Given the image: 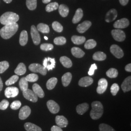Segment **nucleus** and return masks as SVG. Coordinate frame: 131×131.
Instances as JSON below:
<instances>
[{"mask_svg":"<svg viewBox=\"0 0 131 131\" xmlns=\"http://www.w3.org/2000/svg\"><path fill=\"white\" fill-rule=\"evenodd\" d=\"M18 28L19 25L17 23L6 25L0 30V35L3 38L8 39L14 36L17 32Z\"/></svg>","mask_w":131,"mask_h":131,"instance_id":"obj_1","label":"nucleus"},{"mask_svg":"<svg viewBox=\"0 0 131 131\" xmlns=\"http://www.w3.org/2000/svg\"><path fill=\"white\" fill-rule=\"evenodd\" d=\"M92 109L90 113L92 119L96 120L101 117L103 114V107L102 103L99 101H95L91 104Z\"/></svg>","mask_w":131,"mask_h":131,"instance_id":"obj_2","label":"nucleus"},{"mask_svg":"<svg viewBox=\"0 0 131 131\" xmlns=\"http://www.w3.org/2000/svg\"><path fill=\"white\" fill-rule=\"evenodd\" d=\"M19 20V15L12 12H5L0 17V23L4 25L16 23Z\"/></svg>","mask_w":131,"mask_h":131,"instance_id":"obj_3","label":"nucleus"},{"mask_svg":"<svg viewBox=\"0 0 131 131\" xmlns=\"http://www.w3.org/2000/svg\"><path fill=\"white\" fill-rule=\"evenodd\" d=\"M29 69L33 72H38L42 75H46L47 74V69L43 66L38 63L31 64L29 66Z\"/></svg>","mask_w":131,"mask_h":131,"instance_id":"obj_4","label":"nucleus"},{"mask_svg":"<svg viewBox=\"0 0 131 131\" xmlns=\"http://www.w3.org/2000/svg\"><path fill=\"white\" fill-rule=\"evenodd\" d=\"M113 37L115 40L117 41L122 42L125 40L126 36L125 33L121 29L113 30L111 32Z\"/></svg>","mask_w":131,"mask_h":131,"instance_id":"obj_5","label":"nucleus"},{"mask_svg":"<svg viewBox=\"0 0 131 131\" xmlns=\"http://www.w3.org/2000/svg\"><path fill=\"white\" fill-rule=\"evenodd\" d=\"M24 97L28 101L33 103H36L38 100V97L34 91L29 89H26L23 91Z\"/></svg>","mask_w":131,"mask_h":131,"instance_id":"obj_6","label":"nucleus"},{"mask_svg":"<svg viewBox=\"0 0 131 131\" xmlns=\"http://www.w3.org/2000/svg\"><path fill=\"white\" fill-rule=\"evenodd\" d=\"M31 35L33 42L35 45H38L40 42V37L38 31L35 25H32L31 28Z\"/></svg>","mask_w":131,"mask_h":131,"instance_id":"obj_7","label":"nucleus"},{"mask_svg":"<svg viewBox=\"0 0 131 131\" xmlns=\"http://www.w3.org/2000/svg\"><path fill=\"white\" fill-rule=\"evenodd\" d=\"M19 89L16 87H8L5 91V97L7 98H14L19 94Z\"/></svg>","mask_w":131,"mask_h":131,"instance_id":"obj_8","label":"nucleus"},{"mask_svg":"<svg viewBox=\"0 0 131 131\" xmlns=\"http://www.w3.org/2000/svg\"><path fill=\"white\" fill-rule=\"evenodd\" d=\"M43 65L47 69V70H52L56 66L55 59L51 57L45 58L43 62Z\"/></svg>","mask_w":131,"mask_h":131,"instance_id":"obj_9","label":"nucleus"},{"mask_svg":"<svg viewBox=\"0 0 131 131\" xmlns=\"http://www.w3.org/2000/svg\"><path fill=\"white\" fill-rule=\"evenodd\" d=\"M110 52L117 58H121L124 56L122 50L117 45H112L110 47Z\"/></svg>","mask_w":131,"mask_h":131,"instance_id":"obj_10","label":"nucleus"},{"mask_svg":"<svg viewBox=\"0 0 131 131\" xmlns=\"http://www.w3.org/2000/svg\"><path fill=\"white\" fill-rule=\"evenodd\" d=\"M31 110L28 106L25 105L21 108L19 112V117L20 119L24 120L30 116Z\"/></svg>","mask_w":131,"mask_h":131,"instance_id":"obj_11","label":"nucleus"},{"mask_svg":"<svg viewBox=\"0 0 131 131\" xmlns=\"http://www.w3.org/2000/svg\"><path fill=\"white\" fill-rule=\"evenodd\" d=\"M47 107L50 112L56 114L60 110V107L56 102L53 100H49L47 102Z\"/></svg>","mask_w":131,"mask_h":131,"instance_id":"obj_12","label":"nucleus"},{"mask_svg":"<svg viewBox=\"0 0 131 131\" xmlns=\"http://www.w3.org/2000/svg\"><path fill=\"white\" fill-rule=\"evenodd\" d=\"M107 81L105 79L102 78L99 80L98 86L97 89V92L100 94L103 93L107 89Z\"/></svg>","mask_w":131,"mask_h":131,"instance_id":"obj_13","label":"nucleus"},{"mask_svg":"<svg viewBox=\"0 0 131 131\" xmlns=\"http://www.w3.org/2000/svg\"><path fill=\"white\" fill-rule=\"evenodd\" d=\"M129 21L126 18H123L116 21L113 25L114 27L117 29H123L127 27L129 25Z\"/></svg>","mask_w":131,"mask_h":131,"instance_id":"obj_14","label":"nucleus"},{"mask_svg":"<svg viewBox=\"0 0 131 131\" xmlns=\"http://www.w3.org/2000/svg\"><path fill=\"white\" fill-rule=\"evenodd\" d=\"M91 25V23L89 20H86L79 24L77 27V30L79 33H84L90 27Z\"/></svg>","mask_w":131,"mask_h":131,"instance_id":"obj_15","label":"nucleus"},{"mask_svg":"<svg viewBox=\"0 0 131 131\" xmlns=\"http://www.w3.org/2000/svg\"><path fill=\"white\" fill-rule=\"evenodd\" d=\"M56 122L57 126L60 128H65L68 125L67 119L63 116H57L56 117Z\"/></svg>","mask_w":131,"mask_h":131,"instance_id":"obj_16","label":"nucleus"},{"mask_svg":"<svg viewBox=\"0 0 131 131\" xmlns=\"http://www.w3.org/2000/svg\"><path fill=\"white\" fill-rule=\"evenodd\" d=\"M117 12L115 9L110 10L105 16V21L107 23H110L114 20L117 18Z\"/></svg>","mask_w":131,"mask_h":131,"instance_id":"obj_17","label":"nucleus"},{"mask_svg":"<svg viewBox=\"0 0 131 131\" xmlns=\"http://www.w3.org/2000/svg\"><path fill=\"white\" fill-rule=\"evenodd\" d=\"M93 83V79L89 76H86L80 80L78 84L80 86L87 87Z\"/></svg>","mask_w":131,"mask_h":131,"instance_id":"obj_18","label":"nucleus"},{"mask_svg":"<svg viewBox=\"0 0 131 131\" xmlns=\"http://www.w3.org/2000/svg\"><path fill=\"white\" fill-rule=\"evenodd\" d=\"M122 89L124 92L130 91L131 89V77L129 76L124 80L122 84Z\"/></svg>","mask_w":131,"mask_h":131,"instance_id":"obj_19","label":"nucleus"},{"mask_svg":"<svg viewBox=\"0 0 131 131\" xmlns=\"http://www.w3.org/2000/svg\"><path fill=\"white\" fill-rule=\"evenodd\" d=\"M33 91L38 97L42 98L44 97L45 94L43 89L40 87V86L38 84H33Z\"/></svg>","mask_w":131,"mask_h":131,"instance_id":"obj_20","label":"nucleus"},{"mask_svg":"<svg viewBox=\"0 0 131 131\" xmlns=\"http://www.w3.org/2000/svg\"><path fill=\"white\" fill-rule=\"evenodd\" d=\"M89 109V105L87 103H83L79 104L76 107V111L79 115H82L86 112Z\"/></svg>","mask_w":131,"mask_h":131,"instance_id":"obj_21","label":"nucleus"},{"mask_svg":"<svg viewBox=\"0 0 131 131\" xmlns=\"http://www.w3.org/2000/svg\"><path fill=\"white\" fill-rule=\"evenodd\" d=\"M72 79V74L70 72L66 73L62 77V83L64 86H68L71 81Z\"/></svg>","mask_w":131,"mask_h":131,"instance_id":"obj_22","label":"nucleus"},{"mask_svg":"<svg viewBox=\"0 0 131 131\" xmlns=\"http://www.w3.org/2000/svg\"><path fill=\"white\" fill-rule=\"evenodd\" d=\"M28 42V34L26 31H23L20 35L19 42L21 46H25Z\"/></svg>","mask_w":131,"mask_h":131,"instance_id":"obj_23","label":"nucleus"},{"mask_svg":"<svg viewBox=\"0 0 131 131\" xmlns=\"http://www.w3.org/2000/svg\"><path fill=\"white\" fill-rule=\"evenodd\" d=\"M83 17V12L81 8H78L76 11L75 15L72 19L73 24H77L81 20Z\"/></svg>","mask_w":131,"mask_h":131,"instance_id":"obj_24","label":"nucleus"},{"mask_svg":"<svg viewBox=\"0 0 131 131\" xmlns=\"http://www.w3.org/2000/svg\"><path fill=\"white\" fill-rule=\"evenodd\" d=\"M24 128L27 131H42V129L39 127L30 122L25 123Z\"/></svg>","mask_w":131,"mask_h":131,"instance_id":"obj_25","label":"nucleus"},{"mask_svg":"<svg viewBox=\"0 0 131 131\" xmlns=\"http://www.w3.org/2000/svg\"><path fill=\"white\" fill-rule=\"evenodd\" d=\"M26 72V66L23 63H20L15 70V73L17 75H23Z\"/></svg>","mask_w":131,"mask_h":131,"instance_id":"obj_26","label":"nucleus"},{"mask_svg":"<svg viewBox=\"0 0 131 131\" xmlns=\"http://www.w3.org/2000/svg\"><path fill=\"white\" fill-rule=\"evenodd\" d=\"M72 55L76 58H82L84 56V53L79 48L73 47L71 50Z\"/></svg>","mask_w":131,"mask_h":131,"instance_id":"obj_27","label":"nucleus"},{"mask_svg":"<svg viewBox=\"0 0 131 131\" xmlns=\"http://www.w3.org/2000/svg\"><path fill=\"white\" fill-rule=\"evenodd\" d=\"M58 11L62 17L65 18L69 14V9L66 5L62 4L59 5Z\"/></svg>","mask_w":131,"mask_h":131,"instance_id":"obj_28","label":"nucleus"},{"mask_svg":"<svg viewBox=\"0 0 131 131\" xmlns=\"http://www.w3.org/2000/svg\"><path fill=\"white\" fill-rule=\"evenodd\" d=\"M60 61L62 65L67 68H71L72 66V62L70 59L65 56H62L60 58Z\"/></svg>","mask_w":131,"mask_h":131,"instance_id":"obj_29","label":"nucleus"},{"mask_svg":"<svg viewBox=\"0 0 131 131\" xmlns=\"http://www.w3.org/2000/svg\"><path fill=\"white\" fill-rule=\"evenodd\" d=\"M71 41L76 45H81L85 41V38L83 36H73L71 38Z\"/></svg>","mask_w":131,"mask_h":131,"instance_id":"obj_30","label":"nucleus"},{"mask_svg":"<svg viewBox=\"0 0 131 131\" xmlns=\"http://www.w3.org/2000/svg\"><path fill=\"white\" fill-rule=\"evenodd\" d=\"M106 58V54L102 52H96L93 56V59L97 61H103Z\"/></svg>","mask_w":131,"mask_h":131,"instance_id":"obj_31","label":"nucleus"},{"mask_svg":"<svg viewBox=\"0 0 131 131\" xmlns=\"http://www.w3.org/2000/svg\"><path fill=\"white\" fill-rule=\"evenodd\" d=\"M57 79L56 77H52L50 78L47 81L46 86L47 89L52 90L54 88L56 84L57 83Z\"/></svg>","mask_w":131,"mask_h":131,"instance_id":"obj_32","label":"nucleus"},{"mask_svg":"<svg viewBox=\"0 0 131 131\" xmlns=\"http://www.w3.org/2000/svg\"><path fill=\"white\" fill-rule=\"evenodd\" d=\"M37 29H38V31L44 34L49 33L50 32L49 27L46 24H42V23L38 24L37 26Z\"/></svg>","mask_w":131,"mask_h":131,"instance_id":"obj_33","label":"nucleus"},{"mask_svg":"<svg viewBox=\"0 0 131 131\" xmlns=\"http://www.w3.org/2000/svg\"><path fill=\"white\" fill-rule=\"evenodd\" d=\"M26 6L30 10L36 9L37 6V0H26Z\"/></svg>","mask_w":131,"mask_h":131,"instance_id":"obj_34","label":"nucleus"},{"mask_svg":"<svg viewBox=\"0 0 131 131\" xmlns=\"http://www.w3.org/2000/svg\"><path fill=\"white\" fill-rule=\"evenodd\" d=\"M59 5L56 2L50 3L46 6V11L48 12H51L58 8Z\"/></svg>","mask_w":131,"mask_h":131,"instance_id":"obj_35","label":"nucleus"},{"mask_svg":"<svg viewBox=\"0 0 131 131\" xmlns=\"http://www.w3.org/2000/svg\"><path fill=\"white\" fill-rule=\"evenodd\" d=\"M28 81L25 79V77H23L20 79L19 82V85L21 91H23L26 89H28Z\"/></svg>","mask_w":131,"mask_h":131,"instance_id":"obj_36","label":"nucleus"},{"mask_svg":"<svg viewBox=\"0 0 131 131\" xmlns=\"http://www.w3.org/2000/svg\"><path fill=\"white\" fill-rule=\"evenodd\" d=\"M97 42L93 39H89L87 40L85 44L84 48L86 49H92L96 46Z\"/></svg>","mask_w":131,"mask_h":131,"instance_id":"obj_37","label":"nucleus"},{"mask_svg":"<svg viewBox=\"0 0 131 131\" xmlns=\"http://www.w3.org/2000/svg\"><path fill=\"white\" fill-rule=\"evenodd\" d=\"M106 75L108 77L111 78H116L118 75L117 70L114 68H111L106 72Z\"/></svg>","mask_w":131,"mask_h":131,"instance_id":"obj_38","label":"nucleus"},{"mask_svg":"<svg viewBox=\"0 0 131 131\" xmlns=\"http://www.w3.org/2000/svg\"><path fill=\"white\" fill-rule=\"evenodd\" d=\"M52 27L53 29L56 31L58 33H60L61 32H62L63 30V27L62 26V25L59 23H58V21H54L52 24Z\"/></svg>","mask_w":131,"mask_h":131,"instance_id":"obj_39","label":"nucleus"},{"mask_svg":"<svg viewBox=\"0 0 131 131\" xmlns=\"http://www.w3.org/2000/svg\"><path fill=\"white\" fill-rule=\"evenodd\" d=\"M9 67V63L7 61H4L0 62V73H3L7 70Z\"/></svg>","mask_w":131,"mask_h":131,"instance_id":"obj_40","label":"nucleus"},{"mask_svg":"<svg viewBox=\"0 0 131 131\" xmlns=\"http://www.w3.org/2000/svg\"><path fill=\"white\" fill-rule=\"evenodd\" d=\"M19 80V76L17 75H13L12 77H11L9 79L7 80L5 82V85L8 86L11 84H14L16 82L18 81Z\"/></svg>","mask_w":131,"mask_h":131,"instance_id":"obj_41","label":"nucleus"},{"mask_svg":"<svg viewBox=\"0 0 131 131\" xmlns=\"http://www.w3.org/2000/svg\"><path fill=\"white\" fill-rule=\"evenodd\" d=\"M25 79L28 82H35L38 81V76L35 73H31L27 75L25 77Z\"/></svg>","mask_w":131,"mask_h":131,"instance_id":"obj_42","label":"nucleus"},{"mask_svg":"<svg viewBox=\"0 0 131 131\" xmlns=\"http://www.w3.org/2000/svg\"><path fill=\"white\" fill-rule=\"evenodd\" d=\"M99 130L100 131H116L112 127L104 123H102L99 125Z\"/></svg>","mask_w":131,"mask_h":131,"instance_id":"obj_43","label":"nucleus"},{"mask_svg":"<svg viewBox=\"0 0 131 131\" xmlns=\"http://www.w3.org/2000/svg\"><path fill=\"white\" fill-rule=\"evenodd\" d=\"M66 39L63 37H59L55 38L54 39V43L57 45H62L66 44Z\"/></svg>","mask_w":131,"mask_h":131,"instance_id":"obj_44","label":"nucleus"},{"mask_svg":"<svg viewBox=\"0 0 131 131\" xmlns=\"http://www.w3.org/2000/svg\"><path fill=\"white\" fill-rule=\"evenodd\" d=\"M53 46L52 44L50 43H43L40 46V49L42 51H51L53 49Z\"/></svg>","mask_w":131,"mask_h":131,"instance_id":"obj_45","label":"nucleus"},{"mask_svg":"<svg viewBox=\"0 0 131 131\" xmlns=\"http://www.w3.org/2000/svg\"><path fill=\"white\" fill-rule=\"evenodd\" d=\"M119 90V88L118 85L115 83L112 84V85L111 87V92L113 96H116L117 93L118 91Z\"/></svg>","mask_w":131,"mask_h":131,"instance_id":"obj_46","label":"nucleus"},{"mask_svg":"<svg viewBox=\"0 0 131 131\" xmlns=\"http://www.w3.org/2000/svg\"><path fill=\"white\" fill-rule=\"evenodd\" d=\"M21 105V102L19 101H14L10 105V108L13 110H17L20 107Z\"/></svg>","mask_w":131,"mask_h":131,"instance_id":"obj_47","label":"nucleus"},{"mask_svg":"<svg viewBox=\"0 0 131 131\" xmlns=\"http://www.w3.org/2000/svg\"><path fill=\"white\" fill-rule=\"evenodd\" d=\"M9 102L6 100H3L0 103V109L2 110H5L9 106Z\"/></svg>","mask_w":131,"mask_h":131,"instance_id":"obj_48","label":"nucleus"},{"mask_svg":"<svg viewBox=\"0 0 131 131\" xmlns=\"http://www.w3.org/2000/svg\"><path fill=\"white\" fill-rule=\"evenodd\" d=\"M97 69V67L96 65L95 64H92V65L91 66L90 69H89V72H88V74L90 76H92L94 74V72H95V70Z\"/></svg>","mask_w":131,"mask_h":131,"instance_id":"obj_49","label":"nucleus"},{"mask_svg":"<svg viewBox=\"0 0 131 131\" xmlns=\"http://www.w3.org/2000/svg\"><path fill=\"white\" fill-rule=\"evenodd\" d=\"M51 131H63L60 127L58 126H53L51 128Z\"/></svg>","mask_w":131,"mask_h":131,"instance_id":"obj_50","label":"nucleus"},{"mask_svg":"<svg viewBox=\"0 0 131 131\" xmlns=\"http://www.w3.org/2000/svg\"><path fill=\"white\" fill-rule=\"evenodd\" d=\"M119 1L120 4L123 6L126 5L129 2V0H119Z\"/></svg>","mask_w":131,"mask_h":131,"instance_id":"obj_51","label":"nucleus"},{"mask_svg":"<svg viewBox=\"0 0 131 131\" xmlns=\"http://www.w3.org/2000/svg\"><path fill=\"white\" fill-rule=\"evenodd\" d=\"M125 70L128 72H131V64H129L127 65L125 68Z\"/></svg>","mask_w":131,"mask_h":131,"instance_id":"obj_52","label":"nucleus"},{"mask_svg":"<svg viewBox=\"0 0 131 131\" xmlns=\"http://www.w3.org/2000/svg\"><path fill=\"white\" fill-rule=\"evenodd\" d=\"M3 88V83L2 81V80L0 77V91H2Z\"/></svg>","mask_w":131,"mask_h":131,"instance_id":"obj_53","label":"nucleus"},{"mask_svg":"<svg viewBox=\"0 0 131 131\" xmlns=\"http://www.w3.org/2000/svg\"><path fill=\"white\" fill-rule=\"evenodd\" d=\"M52 0H42V2L44 4H48L49 3H50Z\"/></svg>","mask_w":131,"mask_h":131,"instance_id":"obj_54","label":"nucleus"},{"mask_svg":"<svg viewBox=\"0 0 131 131\" xmlns=\"http://www.w3.org/2000/svg\"><path fill=\"white\" fill-rule=\"evenodd\" d=\"M3 1L7 4H9L12 1V0H3Z\"/></svg>","mask_w":131,"mask_h":131,"instance_id":"obj_55","label":"nucleus"},{"mask_svg":"<svg viewBox=\"0 0 131 131\" xmlns=\"http://www.w3.org/2000/svg\"><path fill=\"white\" fill-rule=\"evenodd\" d=\"M44 38V39H45V40H48V38H47L46 36H45Z\"/></svg>","mask_w":131,"mask_h":131,"instance_id":"obj_56","label":"nucleus"}]
</instances>
